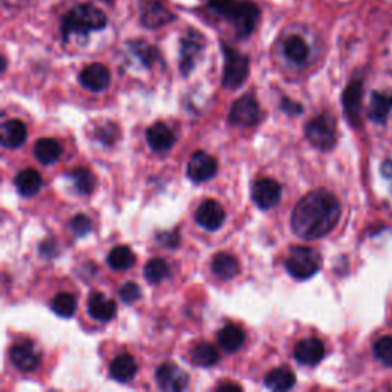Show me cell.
<instances>
[{
    "mask_svg": "<svg viewBox=\"0 0 392 392\" xmlns=\"http://www.w3.org/2000/svg\"><path fill=\"white\" fill-rule=\"evenodd\" d=\"M69 176L72 178V183H74V185H76L79 193L89 195V193H92V190H94L96 178L88 169H81L80 167V169L72 171Z\"/></svg>",
    "mask_w": 392,
    "mask_h": 392,
    "instance_id": "34",
    "label": "cell"
},
{
    "mask_svg": "<svg viewBox=\"0 0 392 392\" xmlns=\"http://www.w3.org/2000/svg\"><path fill=\"white\" fill-rule=\"evenodd\" d=\"M218 172V163L214 158L202 151L195 152L188 163V176L193 183L212 180Z\"/></svg>",
    "mask_w": 392,
    "mask_h": 392,
    "instance_id": "12",
    "label": "cell"
},
{
    "mask_svg": "<svg viewBox=\"0 0 392 392\" xmlns=\"http://www.w3.org/2000/svg\"><path fill=\"white\" fill-rule=\"evenodd\" d=\"M34 155L42 164H54L62 156V146L54 138H40L34 144Z\"/></svg>",
    "mask_w": 392,
    "mask_h": 392,
    "instance_id": "27",
    "label": "cell"
},
{
    "mask_svg": "<svg viewBox=\"0 0 392 392\" xmlns=\"http://www.w3.org/2000/svg\"><path fill=\"white\" fill-rule=\"evenodd\" d=\"M340 213V202L331 192L325 189L313 190L293 209L292 229L302 239H319L338 226Z\"/></svg>",
    "mask_w": 392,
    "mask_h": 392,
    "instance_id": "1",
    "label": "cell"
},
{
    "mask_svg": "<svg viewBox=\"0 0 392 392\" xmlns=\"http://www.w3.org/2000/svg\"><path fill=\"white\" fill-rule=\"evenodd\" d=\"M264 384L273 391H288L296 385V376L288 367H279L268 372L264 377Z\"/></svg>",
    "mask_w": 392,
    "mask_h": 392,
    "instance_id": "25",
    "label": "cell"
},
{
    "mask_svg": "<svg viewBox=\"0 0 392 392\" xmlns=\"http://www.w3.org/2000/svg\"><path fill=\"white\" fill-rule=\"evenodd\" d=\"M71 229L76 233V236H86L92 230V222L86 214H76L71 219Z\"/></svg>",
    "mask_w": 392,
    "mask_h": 392,
    "instance_id": "36",
    "label": "cell"
},
{
    "mask_svg": "<svg viewBox=\"0 0 392 392\" xmlns=\"http://www.w3.org/2000/svg\"><path fill=\"white\" fill-rule=\"evenodd\" d=\"M51 306L55 314L64 317V319H69L77 311V299L71 293H59L54 297Z\"/></svg>",
    "mask_w": 392,
    "mask_h": 392,
    "instance_id": "33",
    "label": "cell"
},
{
    "mask_svg": "<svg viewBox=\"0 0 392 392\" xmlns=\"http://www.w3.org/2000/svg\"><path fill=\"white\" fill-rule=\"evenodd\" d=\"M212 267H213V272L221 279H226V281L236 277L239 273L238 259L229 253H218L213 258Z\"/></svg>",
    "mask_w": 392,
    "mask_h": 392,
    "instance_id": "29",
    "label": "cell"
},
{
    "mask_svg": "<svg viewBox=\"0 0 392 392\" xmlns=\"http://www.w3.org/2000/svg\"><path fill=\"white\" fill-rule=\"evenodd\" d=\"M322 265V258L317 251L311 247H304L299 246L290 250V255H288L285 260V267L293 277L305 279L313 277Z\"/></svg>",
    "mask_w": 392,
    "mask_h": 392,
    "instance_id": "5",
    "label": "cell"
},
{
    "mask_svg": "<svg viewBox=\"0 0 392 392\" xmlns=\"http://www.w3.org/2000/svg\"><path fill=\"white\" fill-rule=\"evenodd\" d=\"M156 384L163 391H184L189 386V374L173 363H163L155 372Z\"/></svg>",
    "mask_w": 392,
    "mask_h": 392,
    "instance_id": "11",
    "label": "cell"
},
{
    "mask_svg": "<svg viewBox=\"0 0 392 392\" xmlns=\"http://www.w3.org/2000/svg\"><path fill=\"white\" fill-rule=\"evenodd\" d=\"M9 359L18 371L31 372L40 365L42 351L33 340H21L9 351Z\"/></svg>",
    "mask_w": 392,
    "mask_h": 392,
    "instance_id": "10",
    "label": "cell"
},
{
    "mask_svg": "<svg viewBox=\"0 0 392 392\" xmlns=\"http://www.w3.org/2000/svg\"><path fill=\"white\" fill-rule=\"evenodd\" d=\"M88 311L96 321L109 322L117 314V304L112 299H108L105 294L94 293L91 294L88 301Z\"/></svg>",
    "mask_w": 392,
    "mask_h": 392,
    "instance_id": "20",
    "label": "cell"
},
{
    "mask_svg": "<svg viewBox=\"0 0 392 392\" xmlns=\"http://www.w3.org/2000/svg\"><path fill=\"white\" fill-rule=\"evenodd\" d=\"M156 241L160 242V244H163L164 247H169V248H176L180 246L181 242V236L178 231H161L156 235Z\"/></svg>",
    "mask_w": 392,
    "mask_h": 392,
    "instance_id": "39",
    "label": "cell"
},
{
    "mask_svg": "<svg viewBox=\"0 0 392 392\" xmlns=\"http://www.w3.org/2000/svg\"><path fill=\"white\" fill-rule=\"evenodd\" d=\"M120 132H118V127L115 125H106L105 127H100L97 130V138L100 139V142H103L108 146H112L115 143V139L118 138Z\"/></svg>",
    "mask_w": 392,
    "mask_h": 392,
    "instance_id": "38",
    "label": "cell"
},
{
    "mask_svg": "<svg viewBox=\"0 0 392 392\" xmlns=\"http://www.w3.org/2000/svg\"><path fill=\"white\" fill-rule=\"evenodd\" d=\"M224 55V72L222 86L226 89H238L248 77L250 59L247 54H242L229 43L221 42Z\"/></svg>",
    "mask_w": 392,
    "mask_h": 392,
    "instance_id": "4",
    "label": "cell"
},
{
    "mask_svg": "<svg viewBox=\"0 0 392 392\" xmlns=\"http://www.w3.org/2000/svg\"><path fill=\"white\" fill-rule=\"evenodd\" d=\"M381 175H384L388 181H391L392 185V160H386L381 164Z\"/></svg>",
    "mask_w": 392,
    "mask_h": 392,
    "instance_id": "41",
    "label": "cell"
},
{
    "mask_svg": "<svg viewBox=\"0 0 392 392\" xmlns=\"http://www.w3.org/2000/svg\"><path fill=\"white\" fill-rule=\"evenodd\" d=\"M108 264L112 270H129L130 267L135 265V255L134 251L130 250L126 246H118L115 248L110 250V253L108 256Z\"/></svg>",
    "mask_w": 392,
    "mask_h": 392,
    "instance_id": "31",
    "label": "cell"
},
{
    "mask_svg": "<svg viewBox=\"0 0 392 392\" xmlns=\"http://www.w3.org/2000/svg\"><path fill=\"white\" fill-rule=\"evenodd\" d=\"M263 118V110L253 96H242L233 103L229 112V121L236 126H255Z\"/></svg>",
    "mask_w": 392,
    "mask_h": 392,
    "instance_id": "9",
    "label": "cell"
},
{
    "mask_svg": "<svg viewBox=\"0 0 392 392\" xmlns=\"http://www.w3.org/2000/svg\"><path fill=\"white\" fill-rule=\"evenodd\" d=\"M146 139H147L149 147H151L154 152H158V154L171 151L176 142V138L171 130V127H167L163 121H156V123H154L151 127L147 129Z\"/></svg>",
    "mask_w": 392,
    "mask_h": 392,
    "instance_id": "17",
    "label": "cell"
},
{
    "mask_svg": "<svg viewBox=\"0 0 392 392\" xmlns=\"http://www.w3.org/2000/svg\"><path fill=\"white\" fill-rule=\"evenodd\" d=\"M362 96H363V83L360 79H352L342 96V103L345 108V114L352 126L360 125V112H362Z\"/></svg>",
    "mask_w": 392,
    "mask_h": 392,
    "instance_id": "14",
    "label": "cell"
},
{
    "mask_svg": "<svg viewBox=\"0 0 392 392\" xmlns=\"http://www.w3.org/2000/svg\"><path fill=\"white\" fill-rule=\"evenodd\" d=\"M281 108H282L284 112H287V114H301V112H302V106L301 105H297V103L288 100V98L282 100Z\"/></svg>",
    "mask_w": 392,
    "mask_h": 392,
    "instance_id": "40",
    "label": "cell"
},
{
    "mask_svg": "<svg viewBox=\"0 0 392 392\" xmlns=\"http://www.w3.org/2000/svg\"><path fill=\"white\" fill-rule=\"evenodd\" d=\"M120 297L125 304H134L139 297H142V290L135 282H126L120 288Z\"/></svg>",
    "mask_w": 392,
    "mask_h": 392,
    "instance_id": "37",
    "label": "cell"
},
{
    "mask_svg": "<svg viewBox=\"0 0 392 392\" xmlns=\"http://www.w3.org/2000/svg\"><path fill=\"white\" fill-rule=\"evenodd\" d=\"M325 356V347L322 340L308 338L299 342L294 348V359L306 367H314Z\"/></svg>",
    "mask_w": 392,
    "mask_h": 392,
    "instance_id": "18",
    "label": "cell"
},
{
    "mask_svg": "<svg viewBox=\"0 0 392 392\" xmlns=\"http://www.w3.org/2000/svg\"><path fill=\"white\" fill-rule=\"evenodd\" d=\"M282 51L285 59L294 64H304L310 57V46L302 39L301 35L287 37L282 43Z\"/></svg>",
    "mask_w": 392,
    "mask_h": 392,
    "instance_id": "22",
    "label": "cell"
},
{
    "mask_svg": "<svg viewBox=\"0 0 392 392\" xmlns=\"http://www.w3.org/2000/svg\"><path fill=\"white\" fill-rule=\"evenodd\" d=\"M169 276H171V267L164 259H160V258L152 259L149 260L144 267V277L147 279V282L151 284H160Z\"/></svg>",
    "mask_w": 392,
    "mask_h": 392,
    "instance_id": "32",
    "label": "cell"
},
{
    "mask_svg": "<svg viewBox=\"0 0 392 392\" xmlns=\"http://www.w3.org/2000/svg\"><path fill=\"white\" fill-rule=\"evenodd\" d=\"M14 184L18 193L25 196V198H30V196H34L40 192L43 178L39 172L30 167V169H25L16 176Z\"/></svg>",
    "mask_w": 392,
    "mask_h": 392,
    "instance_id": "23",
    "label": "cell"
},
{
    "mask_svg": "<svg viewBox=\"0 0 392 392\" xmlns=\"http://www.w3.org/2000/svg\"><path fill=\"white\" fill-rule=\"evenodd\" d=\"M281 184L272 178H263L253 184V189H251V196H253V201L256 202L258 207L263 210L273 209L281 201Z\"/></svg>",
    "mask_w": 392,
    "mask_h": 392,
    "instance_id": "13",
    "label": "cell"
},
{
    "mask_svg": "<svg viewBox=\"0 0 392 392\" xmlns=\"http://www.w3.org/2000/svg\"><path fill=\"white\" fill-rule=\"evenodd\" d=\"M372 351H374V356L379 362L386 367H392V335H385V338L376 340Z\"/></svg>",
    "mask_w": 392,
    "mask_h": 392,
    "instance_id": "35",
    "label": "cell"
},
{
    "mask_svg": "<svg viewBox=\"0 0 392 392\" xmlns=\"http://www.w3.org/2000/svg\"><path fill=\"white\" fill-rule=\"evenodd\" d=\"M106 26L108 17L103 9L91 4H80L62 16L60 35L64 42H69L72 35L88 37L92 33L105 30Z\"/></svg>",
    "mask_w": 392,
    "mask_h": 392,
    "instance_id": "3",
    "label": "cell"
},
{
    "mask_svg": "<svg viewBox=\"0 0 392 392\" xmlns=\"http://www.w3.org/2000/svg\"><path fill=\"white\" fill-rule=\"evenodd\" d=\"M28 130L22 120H8L0 130V142L6 149H17L26 142Z\"/></svg>",
    "mask_w": 392,
    "mask_h": 392,
    "instance_id": "19",
    "label": "cell"
},
{
    "mask_svg": "<svg viewBox=\"0 0 392 392\" xmlns=\"http://www.w3.org/2000/svg\"><path fill=\"white\" fill-rule=\"evenodd\" d=\"M246 342V333L238 325H226L218 334L219 347L226 352H236Z\"/></svg>",
    "mask_w": 392,
    "mask_h": 392,
    "instance_id": "26",
    "label": "cell"
},
{
    "mask_svg": "<svg viewBox=\"0 0 392 392\" xmlns=\"http://www.w3.org/2000/svg\"><path fill=\"white\" fill-rule=\"evenodd\" d=\"M218 389H241V386H238V385H235V384H224V385H219L218 386Z\"/></svg>",
    "mask_w": 392,
    "mask_h": 392,
    "instance_id": "42",
    "label": "cell"
},
{
    "mask_svg": "<svg viewBox=\"0 0 392 392\" xmlns=\"http://www.w3.org/2000/svg\"><path fill=\"white\" fill-rule=\"evenodd\" d=\"M218 360H219V352L212 343L201 342L198 345H195L192 350V362L195 365L210 368L213 365H217Z\"/></svg>",
    "mask_w": 392,
    "mask_h": 392,
    "instance_id": "30",
    "label": "cell"
},
{
    "mask_svg": "<svg viewBox=\"0 0 392 392\" xmlns=\"http://www.w3.org/2000/svg\"><path fill=\"white\" fill-rule=\"evenodd\" d=\"M226 219V212H224L222 205L218 201L207 200L204 201L198 210L195 213V221L200 224V226L209 231L218 230Z\"/></svg>",
    "mask_w": 392,
    "mask_h": 392,
    "instance_id": "15",
    "label": "cell"
},
{
    "mask_svg": "<svg viewBox=\"0 0 392 392\" xmlns=\"http://www.w3.org/2000/svg\"><path fill=\"white\" fill-rule=\"evenodd\" d=\"M305 135L314 147L319 151H331L338 143V129H335V120L333 115L323 114L314 117L305 127Z\"/></svg>",
    "mask_w": 392,
    "mask_h": 392,
    "instance_id": "6",
    "label": "cell"
},
{
    "mask_svg": "<svg viewBox=\"0 0 392 392\" xmlns=\"http://www.w3.org/2000/svg\"><path fill=\"white\" fill-rule=\"evenodd\" d=\"M207 9L235 28L239 39L253 34L260 18V8L253 0H207Z\"/></svg>",
    "mask_w": 392,
    "mask_h": 392,
    "instance_id": "2",
    "label": "cell"
},
{
    "mask_svg": "<svg viewBox=\"0 0 392 392\" xmlns=\"http://www.w3.org/2000/svg\"><path fill=\"white\" fill-rule=\"evenodd\" d=\"M205 48V37L198 30L185 31L180 40V71L183 76H189L193 71L195 63Z\"/></svg>",
    "mask_w": 392,
    "mask_h": 392,
    "instance_id": "8",
    "label": "cell"
},
{
    "mask_svg": "<svg viewBox=\"0 0 392 392\" xmlns=\"http://www.w3.org/2000/svg\"><path fill=\"white\" fill-rule=\"evenodd\" d=\"M81 86L92 92H101L108 89L110 83V72L101 63H92L80 72L79 77Z\"/></svg>",
    "mask_w": 392,
    "mask_h": 392,
    "instance_id": "16",
    "label": "cell"
},
{
    "mask_svg": "<svg viewBox=\"0 0 392 392\" xmlns=\"http://www.w3.org/2000/svg\"><path fill=\"white\" fill-rule=\"evenodd\" d=\"M392 112V94L386 92H372L368 117L379 125H384Z\"/></svg>",
    "mask_w": 392,
    "mask_h": 392,
    "instance_id": "21",
    "label": "cell"
},
{
    "mask_svg": "<svg viewBox=\"0 0 392 392\" xmlns=\"http://www.w3.org/2000/svg\"><path fill=\"white\" fill-rule=\"evenodd\" d=\"M127 50L139 63L143 64L144 68H152L155 62L158 60V57H160V54H158L155 46H152L151 43H147L144 40L127 42Z\"/></svg>",
    "mask_w": 392,
    "mask_h": 392,
    "instance_id": "28",
    "label": "cell"
},
{
    "mask_svg": "<svg viewBox=\"0 0 392 392\" xmlns=\"http://www.w3.org/2000/svg\"><path fill=\"white\" fill-rule=\"evenodd\" d=\"M101 2H103V4H108V5H112V4L115 2V0H101Z\"/></svg>",
    "mask_w": 392,
    "mask_h": 392,
    "instance_id": "43",
    "label": "cell"
},
{
    "mask_svg": "<svg viewBox=\"0 0 392 392\" xmlns=\"http://www.w3.org/2000/svg\"><path fill=\"white\" fill-rule=\"evenodd\" d=\"M109 374L120 384H126L137 374V363L129 354H120L110 362Z\"/></svg>",
    "mask_w": 392,
    "mask_h": 392,
    "instance_id": "24",
    "label": "cell"
},
{
    "mask_svg": "<svg viewBox=\"0 0 392 392\" xmlns=\"http://www.w3.org/2000/svg\"><path fill=\"white\" fill-rule=\"evenodd\" d=\"M138 16L139 23L147 30H158L176 21V14L163 0H139Z\"/></svg>",
    "mask_w": 392,
    "mask_h": 392,
    "instance_id": "7",
    "label": "cell"
}]
</instances>
